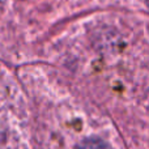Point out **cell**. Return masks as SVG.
<instances>
[{"label": "cell", "mask_w": 149, "mask_h": 149, "mask_svg": "<svg viewBox=\"0 0 149 149\" xmlns=\"http://www.w3.org/2000/svg\"><path fill=\"white\" fill-rule=\"evenodd\" d=\"M79 149H109V148H107V145L103 141H101V140L90 139V140H85L79 147Z\"/></svg>", "instance_id": "1"}]
</instances>
